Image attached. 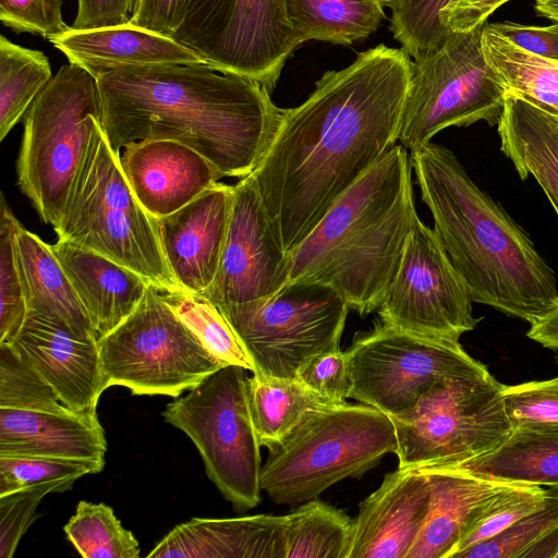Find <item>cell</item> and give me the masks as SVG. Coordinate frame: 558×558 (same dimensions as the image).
Listing matches in <instances>:
<instances>
[{
    "label": "cell",
    "instance_id": "f35d334b",
    "mask_svg": "<svg viewBox=\"0 0 558 558\" xmlns=\"http://www.w3.org/2000/svg\"><path fill=\"white\" fill-rule=\"evenodd\" d=\"M558 529V487H550L542 507L524 515L494 537L458 558H524L525 554Z\"/></svg>",
    "mask_w": 558,
    "mask_h": 558
},
{
    "label": "cell",
    "instance_id": "ac0fdd59",
    "mask_svg": "<svg viewBox=\"0 0 558 558\" xmlns=\"http://www.w3.org/2000/svg\"><path fill=\"white\" fill-rule=\"evenodd\" d=\"M232 197L233 185L218 182L181 209L156 219L163 255L182 290L203 294L213 284Z\"/></svg>",
    "mask_w": 558,
    "mask_h": 558
},
{
    "label": "cell",
    "instance_id": "8d00e7d4",
    "mask_svg": "<svg viewBox=\"0 0 558 558\" xmlns=\"http://www.w3.org/2000/svg\"><path fill=\"white\" fill-rule=\"evenodd\" d=\"M451 0H386L391 10L390 31L401 48L418 60L439 48L450 32L440 13Z\"/></svg>",
    "mask_w": 558,
    "mask_h": 558
},
{
    "label": "cell",
    "instance_id": "5bb4252c",
    "mask_svg": "<svg viewBox=\"0 0 558 558\" xmlns=\"http://www.w3.org/2000/svg\"><path fill=\"white\" fill-rule=\"evenodd\" d=\"M172 37L217 70L269 93L298 47L287 0H187Z\"/></svg>",
    "mask_w": 558,
    "mask_h": 558
},
{
    "label": "cell",
    "instance_id": "ab89813d",
    "mask_svg": "<svg viewBox=\"0 0 558 558\" xmlns=\"http://www.w3.org/2000/svg\"><path fill=\"white\" fill-rule=\"evenodd\" d=\"M20 221L13 215L5 197L0 202V344L10 343L27 315L21 280L15 234Z\"/></svg>",
    "mask_w": 558,
    "mask_h": 558
},
{
    "label": "cell",
    "instance_id": "603a6c76",
    "mask_svg": "<svg viewBox=\"0 0 558 558\" xmlns=\"http://www.w3.org/2000/svg\"><path fill=\"white\" fill-rule=\"evenodd\" d=\"M49 41L70 61L94 77L128 65L184 64L204 59L173 37L130 23L74 29Z\"/></svg>",
    "mask_w": 558,
    "mask_h": 558
},
{
    "label": "cell",
    "instance_id": "e575fe53",
    "mask_svg": "<svg viewBox=\"0 0 558 558\" xmlns=\"http://www.w3.org/2000/svg\"><path fill=\"white\" fill-rule=\"evenodd\" d=\"M63 530L84 558L140 557L137 539L105 504L80 501Z\"/></svg>",
    "mask_w": 558,
    "mask_h": 558
},
{
    "label": "cell",
    "instance_id": "681fc988",
    "mask_svg": "<svg viewBox=\"0 0 558 558\" xmlns=\"http://www.w3.org/2000/svg\"><path fill=\"white\" fill-rule=\"evenodd\" d=\"M526 336L545 348L558 351V304L531 323Z\"/></svg>",
    "mask_w": 558,
    "mask_h": 558
},
{
    "label": "cell",
    "instance_id": "ee69618b",
    "mask_svg": "<svg viewBox=\"0 0 558 558\" xmlns=\"http://www.w3.org/2000/svg\"><path fill=\"white\" fill-rule=\"evenodd\" d=\"M0 20L15 33L48 40L71 27L63 21L62 0H0Z\"/></svg>",
    "mask_w": 558,
    "mask_h": 558
},
{
    "label": "cell",
    "instance_id": "f1b7e54d",
    "mask_svg": "<svg viewBox=\"0 0 558 558\" xmlns=\"http://www.w3.org/2000/svg\"><path fill=\"white\" fill-rule=\"evenodd\" d=\"M386 0H287L295 44L322 40L351 45L372 35L385 19Z\"/></svg>",
    "mask_w": 558,
    "mask_h": 558
},
{
    "label": "cell",
    "instance_id": "44dd1931",
    "mask_svg": "<svg viewBox=\"0 0 558 558\" xmlns=\"http://www.w3.org/2000/svg\"><path fill=\"white\" fill-rule=\"evenodd\" d=\"M107 440L88 411H31L0 408V456H41L105 466Z\"/></svg>",
    "mask_w": 558,
    "mask_h": 558
},
{
    "label": "cell",
    "instance_id": "e0dca14e",
    "mask_svg": "<svg viewBox=\"0 0 558 558\" xmlns=\"http://www.w3.org/2000/svg\"><path fill=\"white\" fill-rule=\"evenodd\" d=\"M2 344V343H1ZM73 411L97 410L104 383L97 339L75 335L66 325L27 312L10 343Z\"/></svg>",
    "mask_w": 558,
    "mask_h": 558
},
{
    "label": "cell",
    "instance_id": "9c48e42d",
    "mask_svg": "<svg viewBox=\"0 0 558 558\" xmlns=\"http://www.w3.org/2000/svg\"><path fill=\"white\" fill-rule=\"evenodd\" d=\"M106 388L178 397L227 365L211 354L149 284L137 307L97 340Z\"/></svg>",
    "mask_w": 558,
    "mask_h": 558
},
{
    "label": "cell",
    "instance_id": "ffe728a7",
    "mask_svg": "<svg viewBox=\"0 0 558 558\" xmlns=\"http://www.w3.org/2000/svg\"><path fill=\"white\" fill-rule=\"evenodd\" d=\"M119 160L134 195L156 219L181 209L223 178L204 156L175 141L132 143Z\"/></svg>",
    "mask_w": 558,
    "mask_h": 558
},
{
    "label": "cell",
    "instance_id": "7a4b0ae2",
    "mask_svg": "<svg viewBox=\"0 0 558 558\" xmlns=\"http://www.w3.org/2000/svg\"><path fill=\"white\" fill-rule=\"evenodd\" d=\"M95 80L101 128L118 156L135 142L175 141L223 178L254 172L284 111L260 84L206 62L128 65Z\"/></svg>",
    "mask_w": 558,
    "mask_h": 558
},
{
    "label": "cell",
    "instance_id": "d590c367",
    "mask_svg": "<svg viewBox=\"0 0 558 558\" xmlns=\"http://www.w3.org/2000/svg\"><path fill=\"white\" fill-rule=\"evenodd\" d=\"M548 489L509 483L490 496L474 513L451 558L499 534L524 515L542 507Z\"/></svg>",
    "mask_w": 558,
    "mask_h": 558
},
{
    "label": "cell",
    "instance_id": "f6af8a7d",
    "mask_svg": "<svg viewBox=\"0 0 558 558\" xmlns=\"http://www.w3.org/2000/svg\"><path fill=\"white\" fill-rule=\"evenodd\" d=\"M295 379L330 401L347 402L350 391L347 352L339 348L311 356L300 366Z\"/></svg>",
    "mask_w": 558,
    "mask_h": 558
},
{
    "label": "cell",
    "instance_id": "1f68e13d",
    "mask_svg": "<svg viewBox=\"0 0 558 558\" xmlns=\"http://www.w3.org/2000/svg\"><path fill=\"white\" fill-rule=\"evenodd\" d=\"M286 558H349L353 519L317 498L284 515Z\"/></svg>",
    "mask_w": 558,
    "mask_h": 558
},
{
    "label": "cell",
    "instance_id": "cb8c5ba5",
    "mask_svg": "<svg viewBox=\"0 0 558 558\" xmlns=\"http://www.w3.org/2000/svg\"><path fill=\"white\" fill-rule=\"evenodd\" d=\"M51 248L98 338L132 314L149 286L137 272L92 250L63 240H57Z\"/></svg>",
    "mask_w": 558,
    "mask_h": 558
},
{
    "label": "cell",
    "instance_id": "bcb514c9",
    "mask_svg": "<svg viewBox=\"0 0 558 558\" xmlns=\"http://www.w3.org/2000/svg\"><path fill=\"white\" fill-rule=\"evenodd\" d=\"M488 24L492 29L519 48L558 61V23L550 26L522 25L510 21Z\"/></svg>",
    "mask_w": 558,
    "mask_h": 558
},
{
    "label": "cell",
    "instance_id": "484cf974",
    "mask_svg": "<svg viewBox=\"0 0 558 558\" xmlns=\"http://www.w3.org/2000/svg\"><path fill=\"white\" fill-rule=\"evenodd\" d=\"M497 130L520 178L533 175L558 216V117L506 93Z\"/></svg>",
    "mask_w": 558,
    "mask_h": 558
},
{
    "label": "cell",
    "instance_id": "f5cc1de1",
    "mask_svg": "<svg viewBox=\"0 0 558 558\" xmlns=\"http://www.w3.org/2000/svg\"><path fill=\"white\" fill-rule=\"evenodd\" d=\"M557 361H558V355H557Z\"/></svg>",
    "mask_w": 558,
    "mask_h": 558
},
{
    "label": "cell",
    "instance_id": "7dc6e473",
    "mask_svg": "<svg viewBox=\"0 0 558 558\" xmlns=\"http://www.w3.org/2000/svg\"><path fill=\"white\" fill-rule=\"evenodd\" d=\"M136 0H77L74 29H92L131 22Z\"/></svg>",
    "mask_w": 558,
    "mask_h": 558
},
{
    "label": "cell",
    "instance_id": "7bdbcfd3",
    "mask_svg": "<svg viewBox=\"0 0 558 558\" xmlns=\"http://www.w3.org/2000/svg\"><path fill=\"white\" fill-rule=\"evenodd\" d=\"M66 490L46 484L0 496V558H11L20 539L35 520L38 504L50 493Z\"/></svg>",
    "mask_w": 558,
    "mask_h": 558
},
{
    "label": "cell",
    "instance_id": "3957f363",
    "mask_svg": "<svg viewBox=\"0 0 558 558\" xmlns=\"http://www.w3.org/2000/svg\"><path fill=\"white\" fill-rule=\"evenodd\" d=\"M411 160L434 231L472 301L529 324L551 311L558 304L554 270L456 155L429 142Z\"/></svg>",
    "mask_w": 558,
    "mask_h": 558
},
{
    "label": "cell",
    "instance_id": "60d3db41",
    "mask_svg": "<svg viewBox=\"0 0 558 558\" xmlns=\"http://www.w3.org/2000/svg\"><path fill=\"white\" fill-rule=\"evenodd\" d=\"M0 408L62 412L53 389L8 344H0Z\"/></svg>",
    "mask_w": 558,
    "mask_h": 558
},
{
    "label": "cell",
    "instance_id": "7c38bea8",
    "mask_svg": "<svg viewBox=\"0 0 558 558\" xmlns=\"http://www.w3.org/2000/svg\"><path fill=\"white\" fill-rule=\"evenodd\" d=\"M253 362L269 378H295L311 356L339 349L350 310L330 286L287 283L265 300L219 307Z\"/></svg>",
    "mask_w": 558,
    "mask_h": 558
},
{
    "label": "cell",
    "instance_id": "816d5d0a",
    "mask_svg": "<svg viewBox=\"0 0 558 558\" xmlns=\"http://www.w3.org/2000/svg\"><path fill=\"white\" fill-rule=\"evenodd\" d=\"M536 13L555 23H558V0H535Z\"/></svg>",
    "mask_w": 558,
    "mask_h": 558
},
{
    "label": "cell",
    "instance_id": "5b68a950",
    "mask_svg": "<svg viewBox=\"0 0 558 558\" xmlns=\"http://www.w3.org/2000/svg\"><path fill=\"white\" fill-rule=\"evenodd\" d=\"M53 230L58 240L132 269L162 293L182 290L163 255L157 220L134 195L101 122L93 130Z\"/></svg>",
    "mask_w": 558,
    "mask_h": 558
},
{
    "label": "cell",
    "instance_id": "ba28073f",
    "mask_svg": "<svg viewBox=\"0 0 558 558\" xmlns=\"http://www.w3.org/2000/svg\"><path fill=\"white\" fill-rule=\"evenodd\" d=\"M502 387L490 373L450 378L430 387L409 412L389 416L398 466H458L502 444L513 430Z\"/></svg>",
    "mask_w": 558,
    "mask_h": 558
},
{
    "label": "cell",
    "instance_id": "7402d4cb",
    "mask_svg": "<svg viewBox=\"0 0 558 558\" xmlns=\"http://www.w3.org/2000/svg\"><path fill=\"white\" fill-rule=\"evenodd\" d=\"M146 557L286 558L284 515L193 518L171 530Z\"/></svg>",
    "mask_w": 558,
    "mask_h": 558
},
{
    "label": "cell",
    "instance_id": "836d02e7",
    "mask_svg": "<svg viewBox=\"0 0 558 558\" xmlns=\"http://www.w3.org/2000/svg\"><path fill=\"white\" fill-rule=\"evenodd\" d=\"M162 295L211 354L227 365H238L254 372L252 360L217 305L202 294L184 290Z\"/></svg>",
    "mask_w": 558,
    "mask_h": 558
},
{
    "label": "cell",
    "instance_id": "8fae6325",
    "mask_svg": "<svg viewBox=\"0 0 558 558\" xmlns=\"http://www.w3.org/2000/svg\"><path fill=\"white\" fill-rule=\"evenodd\" d=\"M484 25L450 32L442 45L414 60L398 143L414 153L441 130L478 121L497 125L506 89L482 49Z\"/></svg>",
    "mask_w": 558,
    "mask_h": 558
},
{
    "label": "cell",
    "instance_id": "4316f807",
    "mask_svg": "<svg viewBox=\"0 0 558 558\" xmlns=\"http://www.w3.org/2000/svg\"><path fill=\"white\" fill-rule=\"evenodd\" d=\"M15 250L27 312L66 325L75 335L97 339V332L51 244L20 225Z\"/></svg>",
    "mask_w": 558,
    "mask_h": 558
},
{
    "label": "cell",
    "instance_id": "2e32d148",
    "mask_svg": "<svg viewBox=\"0 0 558 558\" xmlns=\"http://www.w3.org/2000/svg\"><path fill=\"white\" fill-rule=\"evenodd\" d=\"M281 246L252 174L233 185L228 232L216 278L203 293L218 307L265 300L288 282Z\"/></svg>",
    "mask_w": 558,
    "mask_h": 558
},
{
    "label": "cell",
    "instance_id": "9a60e30c",
    "mask_svg": "<svg viewBox=\"0 0 558 558\" xmlns=\"http://www.w3.org/2000/svg\"><path fill=\"white\" fill-rule=\"evenodd\" d=\"M472 303L434 229L417 217L377 310L379 320L418 335L459 340L481 320L474 317Z\"/></svg>",
    "mask_w": 558,
    "mask_h": 558
},
{
    "label": "cell",
    "instance_id": "8992f818",
    "mask_svg": "<svg viewBox=\"0 0 558 558\" xmlns=\"http://www.w3.org/2000/svg\"><path fill=\"white\" fill-rule=\"evenodd\" d=\"M396 451L395 426L384 412L365 403L322 407L269 449L260 488L274 502L295 506L344 478L361 477Z\"/></svg>",
    "mask_w": 558,
    "mask_h": 558
},
{
    "label": "cell",
    "instance_id": "52a82bcc",
    "mask_svg": "<svg viewBox=\"0 0 558 558\" xmlns=\"http://www.w3.org/2000/svg\"><path fill=\"white\" fill-rule=\"evenodd\" d=\"M99 122L96 80L73 63L58 70L24 116L17 184L44 223H58Z\"/></svg>",
    "mask_w": 558,
    "mask_h": 558
},
{
    "label": "cell",
    "instance_id": "d6986e66",
    "mask_svg": "<svg viewBox=\"0 0 558 558\" xmlns=\"http://www.w3.org/2000/svg\"><path fill=\"white\" fill-rule=\"evenodd\" d=\"M430 489L418 469L385 475L353 519L349 558H408L427 520Z\"/></svg>",
    "mask_w": 558,
    "mask_h": 558
},
{
    "label": "cell",
    "instance_id": "f546056e",
    "mask_svg": "<svg viewBox=\"0 0 558 558\" xmlns=\"http://www.w3.org/2000/svg\"><path fill=\"white\" fill-rule=\"evenodd\" d=\"M482 49L506 93L558 117V61L519 48L492 29L487 22Z\"/></svg>",
    "mask_w": 558,
    "mask_h": 558
},
{
    "label": "cell",
    "instance_id": "277c9868",
    "mask_svg": "<svg viewBox=\"0 0 558 558\" xmlns=\"http://www.w3.org/2000/svg\"><path fill=\"white\" fill-rule=\"evenodd\" d=\"M409 150L398 143L289 255L288 282L332 287L361 316L377 311L418 217Z\"/></svg>",
    "mask_w": 558,
    "mask_h": 558
},
{
    "label": "cell",
    "instance_id": "6da1fadb",
    "mask_svg": "<svg viewBox=\"0 0 558 558\" xmlns=\"http://www.w3.org/2000/svg\"><path fill=\"white\" fill-rule=\"evenodd\" d=\"M412 65L402 48L378 45L284 109L252 175L288 254L398 144Z\"/></svg>",
    "mask_w": 558,
    "mask_h": 558
},
{
    "label": "cell",
    "instance_id": "d6a6232c",
    "mask_svg": "<svg viewBox=\"0 0 558 558\" xmlns=\"http://www.w3.org/2000/svg\"><path fill=\"white\" fill-rule=\"evenodd\" d=\"M52 76L44 52L0 36V141L24 118Z\"/></svg>",
    "mask_w": 558,
    "mask_h": 558
},
{
    "label": "cell",
    "instance_id": "c3c4849f",
    "mask_svg": "<svg viewBox=\"0 0 558 558\" xmlns=\"http://www.w3.org/2000/svg\"><path fill=\"white\" fill-rule=\"evenodd\" d=\"M187 0H136L131 23L171 36L179 26Z\"/></svg>",
    "mask_w": 558,
    "mask_h": 558
},
{
    "label": "cell",
    "instance_id": "4dcf8cb0",
    "mask_svg": "<svg viewBox=\"0 0 558 558\" xmlns=\"http://www.w3.org/2000/svg\"><path fill=\"white\" fill-rule=\"evenodd\" d=\"M246 397L259 445L268 450L277 446L307 412L339 404L315 393L295 378H269L257 373L246 378Z\"/></svg>",
    "mask_w": 558,
    "mask_h": 558
},
{
    "label": "cell",
    "instance_id": "4fadbf2b",
    "mask_svg": "<svg viewBox=\"0 0 558 558\" xmlns=\"http://www.w3.org/2000/svg\"><path fill=\"white\" fill-rule=\"evenodd\" d=\"M345 352L349 398L388 416L409 412L440 381L489 374L459 340L418 335L380 320L372 330L356 333Z\"/></svg>",
    "mask_w": 558,
    "mask_h": 558
},
{
    "label": "cell",
    "instance_id": "74e56055",
    "mask_svg": "<svg viewBox=\"0 0 558 558\" xmlns=\"http://www.w3.org/2000/svg\"><path fill=\"white\" fill-rule=\"evenodd\" d=\"M102 465L83 460L41 456H0V496L46 484L70 489L86 474H95Z\"/></svg>",
    "mask_w": 558,
    "mask_h": 558
},
{
    "label": "cell",
    "instance_id": "83f0119b",
    "mask_svg": "<svg viewBox=\"0 0 558 558\" xmlns=\"http://www.w3.org/2000/svg\"><path fill=\"white\" fill-rule=\"evenodd\" d=\"M457 468L501 482L558 487V430L522 432Z\"/></svg>",
    "mask_w": 558,
    "mask_h": 558
},
{
    "label": "cell",
    "instance_id": "b9f144b4",
    "mask_svg": "<svg viewBox=\"0 0 558 558\" xmlns=\"http://www.w3.org/2000/svg\"><path fill=\"white\" fill-rule=\"evenodd\" d=\"M502 397L513 430H558V376L504 385Z\"/></svg>",
    "mask_w": 558,
    "mask_h": 558
},
{
    "label": "cell",
    "instance_id": "d4e9b609",
    "mask_svg": "<svg viewBox=\"0 0 558 558\" xmlns=\"http://www.w3.org/2000/svg\"><path fill=\"white\" fill-rule=\"evenodd\" d=\"M427 478L430 505L425 525L408 558H451L476 510L508 482L457 466L418 469Z\"/></svg>",
    "mask_w": 558,
    "mask_h": 558
},
{
    "label": "cell",
    "instance_id": "30bf717a",
    "mask_svg": "<svg viewBox=\"0 0 558 558\" xmlns=\"http://www.w3.org/2000/svg\"><path fill=\"white\" fill-rule=\"evenodd\" d=\"M245 371L225 365L162 412L194 442L207 476L239 511L256 507L262 490V446L248 409Z\"/></svg>",
    "mask_w": 558,
    "mask_h": 558
},
{
    "label": "cell",
    "instance_id": "f907efd6",
    "mask_svg": "<svg viewBox=\"0 0 558 558\" xmlns=\"http://www.w3.org/2000/svg\"><path fill=\"white\" fill-rule=\"evenodd\" d=\"M524 558H558V529L531 548Z\"/></svg>",
    "mask_w": 558,
    "mask_h": 558
}]
</instances>
